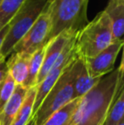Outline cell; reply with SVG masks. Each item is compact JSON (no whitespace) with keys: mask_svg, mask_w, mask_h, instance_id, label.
Wrapping results in <instances>:
<instances>
[{"mask_svg":"<svg viewBox=\"0 0 124 125\" xmlns=\"http://www.w3.org/2000/svg\"><path fill=\"white\" fill-rule=\"evenodd\" d=\"M123 59L81 98L70 125H104L111 106L123 89Z\"/></svg>","mask_w":124,"mask_h":125,"instance_id":"obj_1","label":"cell"},{"mask_svg":"<svg viewBox=\"0 0 124 125\" xmlns=\"http://www.w3.org/2000/svg\"><path fill=\"white\" fill-rule=\"evenodd\" d=\"M88 0H51L47 10L50 17V31L47 43L63 31L76 33L88 22Z\"/></svg>","mask_w":124,"mask_h":125,"instance_id":"obj_2","label":"cell"},{"mask_svg":"<svg viewBox=\"0 0 124 125\" xmlns=\"http://www.w3.org/2000/svg\"><path fill=\"white\" fill-rule=\"evenodd\" d=\"M114 42L111 23L103 10L76 34V56L83 60L94 57Z\"/></svg>","mask_w":124,"mask_h":125,"instance_id":"obj_3","label":"cell"},{"mask_svg":"<svg viewBox=\"0 0 124 125\" xmlns=\"http://www.w3.org/2000/svg\"><path fill=\"white\" fill-rule=\"evenodd\" d=\"M48 2L49 0H26L9 23V31L0 48L1 57L7 59L11 54L15 46L36 22Z\"/></svg>","mask_w":124,"mask_h":125,"instance_id":"obj_4","label":"cell"},{"mask_svg":"<svg viewBox=\"0 0 124 125\" xmlns=\"http://www.w3.org/2000/svg\"><path fill=\"white\" fill-rule=\"evenodd\" d=\"M73 61L65 69L51 90L43 100L37 112L33 114L32 117L34 118L36 125H43L52 114L71 100L76 99L72 87L71 71Z\"/></svg>","mask_w":124,"mask_h":125,"instance_id":"obj_5","label":"cell"},{"mask_svg":"<svg viewBox=\"0 0 124 125\" xmlns=\"http://www.w3.org/2000/svg\"><path fill=\"white\" fill-rule=\"evenodd\" d=\"M75 38H76V35L65 46L56 62L46 75V77L43 79L40 83L37 85V94L35 98L34 106H33V114L37 112L43 100L48 94V92L51 90L65 69L76 57V50H75Z\"/></svg>","mask_w":124,"mask_h":125,"instance_id":"obj_6","label":"cell"},{"mask_svg":"<svg viewBox=\"0 0 124 125\" xmlns=\"http://www.w3.org/2000/svg\"><path fill=\"white\" fill-rule=\"evenodd\" d=\"M49 31L50 17L46 7L30 30L15 46L12 53L31 55L37 50L47 44Z\"/></svg>","mask_w":124,"mask_h":125,"instance_id":"obj_7","label":"cell"},{"mask_svg":"<svg viewBox=\"0 0 124 125\" xmlns=\"http://www.w3.org/2000/svg\"><path fill=\"white\" fill-rule=\"evenodd\" d=\"M123 44L124 41H114L94 57L84 60L89 74L94 78H101L112 72L116 60Z\"/></svg>","mask_w":124,"mask_h":125,"instance_id":"obj_8","label":"cell"},{"mask_svg":"<svg viewBox=\"0 0 124 125\" xmlns=\"http://www.w3.org/2000/svg\"><path fill=\"white\" fill-rule=\"evenodd\" d=\"M76 34V33L71 32V31H63L47 43L43 65L37 79V85L40 83L43 79L46 77V75L56 62L65 46Z\"/></svg>","mask_w":124,"mask_h":125,"instance_id":"obj_9","label":"cell"},{"mask_svg":"<svg viewBox=\"0 0 124 125\" xmlns=\"http://www.w3.org/2000/svg\"><path fill=\"white\" fill-rule=\"evenodd\" d=\"M71 81L76 98H82L98 83L100 78H94L89 74L84 60L76 56L71 67Z\"/></svg>","mask_w":124,"mask_h":125,"instance_id":"obj_10","label":"cell"},{"mask_svg":"<svg viewBox=\"0 0 124 125\" xmlns=\"http://www.w3.org/2000/svg\"><path fill=\"white\" fill-rule=\"evenodd\" d=\"M104 11L111 21L113 40L124 41V0H109Z\"/></svg>","mask_w":124,"mask_h":125,"instance_id":"obj_11","label":"cell"},{"mask_svg":"<svg viewBox=\"0 0 124 125\" xmlns=\"http://www.w3.org/2000/svg\"><path fill=\"white\" fill-rule=\"evenodd\" d=\"M28 89L23 85H16L13 94L0 113V125H11L17 112L27 95Z\"/></svg>","mask_w":124,"mask_h":125,"instance_id":"obj_12","label":"cell"},{"mask_svg":"<svg viewBox=\"0 0 124 125\" xmlns=\"http://www.w3.org/2000/svg\"><path fill=\"white\" fill-rule=\"evenodd\" d=\"M31 55L12 53L6 60L9 73L16 85H23L28 74L29 59Z\"/></svg>","mask_w":124,"mask_h":125,"instance_id":"obj_13","label":"cell"},{"mask_svg":"<svg viewBox=\"0 0 124 125\" xmlns=\"http://www.w3.org/2000/svg\"><path fill=\"white\" fill-rule=\"evenodd\" d=\"M81 98H76L52 114L43 125H70Z\"/></svg>","mask_w":124,"mask_h":125,"instance_id":"obj_14","label":"cell"},{"mask_svg":"<svg viewBox=\"0 0 124 125\" xmlns=\"http://www.w3.org/2000/svg\"><path fill=\"white\" fill-rule=\"evenodd\" d=\"M45 50H46V45L39 48L33 54H31L30 59H29L28 74H27L25 83H23V86L27 89L37 86V79H38V74H39L42 65H43Z\"/></svg>","mask_w":124,"mask_h":125,"instance_id":"obj_15","label":"cell"},{"mask_svg":"<svg viewBox=\"0 0 124 125\" xmlns=\"http://www.w3.org/2000/svg\"><path fill=\"white\" fill-rule=\"evenodd\" d=\"M37 94V86L28 89L27 95L17 112L11 125H27L32 117L33 106Z\"/></svg>","mask_w":124,"mask_h":125,"instance_id":"obj_16","label":"cell"},{"mask_svg":"<svg viewBox=\"0 0 124 125\" xmlns=\"http://www.w3.org/2000/svg\"><path fill=\"white\" fill-rule=\"evenodd\" d=\"M26 0H2L0 3V30L7 26Z\"/></svg>","mask_w":124,"mask_h":125,"instance_id":"obj_17","label":"cell"},{"mask_svg":"<svg viewBox=\"0 0 124 125\" xmlns=\"http://www.w3.org/2000/svg\"><path fill=\"white\" fill-rule=\"evenodd\" d=\"M124 114V88L120 91L117 98L111 106L104 125H117L123 119Z\"/></svg>","mask_w":124,"mask_h":125,"instance_id":"obj_18","label":"cell"},{"mask_svg":"<svg viewBox=\"0 0 124 125\" xmlns=\"http://www.w3.org/2000/svg\"><path fill=\"white\" fill-rule=\"evenodd\" d=\"M15 86L16 84H15V81L13 80L10 73H8L5 79L0 84V113L13 94Z\"/></svg>","mask_w":124,"mask_h":125,"instance_id":"obj_19","label":"cell"},{"mask_svg":"<svg viewBox=\"0 0 124 125\" xmlns=\"http://www.w3.org/2000/svg\"><path fill=\"white\" fill-rule=\"evenodd\" d=\"M8 73H9V70H8V66H7L6 59L0 60V84L5 79V77L8 75Z\"/></svg>","mask_w":124,"mask_h":125,"instance_id":"obj_20","label":"cell"},{"mask_svg":"<svg viewBox=\"0 0 124 125\" xmlns=\"http://www.w3.org/2000/svg\"><path fill=\"white\" fill-rule=\"evenodd\" d=\"M9 28H10V26H9V24H8V25L5 26L3 29L0 30V48H1L2 44H3V40H4L7 33H8ZM2 59H4V58H3V57H1V56H0V60H2Z\"/></svg>","mask_w":124,"mask_h":125,"instance_id":"obj_21","label":"cell"},{"mask_svg":"<svg viewBox=\"0 0 124 125\" xmlns=\"http://www.w3.org/2000/svg\"><path fill=\"white\" fill-rule=\"evenodd\" d=\"M27 125H36V123H35V120L33 117H31V120L28 122V124H27Z\"/></svg>","mask_w":124,"mask_h":125,"instance_id":"obj_22","label":"cell"},{"mask_svg":"<svg viewBox=\"0 0 124 125\" xmlns=\"http://www.w3.org/2000/svg\"><path fill=\"white\" fill-rule=\"evenodd\" d=\"M117 125H124V119H123V120H122Z\"/></svg>","mask_w":124,"mask_h":125,"instance_id":"obj_23","label":"cell"},{"mask_svg":"<svg viewBox=\"0 0 124 125\" xmlns=\"http://www.w3.org/2000/svg\"><path fill=\"white\" fill-rule=\"evenodd\" d=\"M1 1H2V0H0V3H1Z\"/></svg>","mask_w":124,"mask_h":125,"instance_id":"obj_24","label":"cell"},{"mask_svg":"<svg viewBox=\"0 0 124 125\" xmlns=\"http://www.w3.org/2000/svg\"><path fill=\"white\" fill-rule=\"evenodd\" d=\"M49 1H51V0H49Z\"/></svg>","mask_w":124,"mask_h":125,"instance_id":"obj_25","label":"cell"}]
</instances>
